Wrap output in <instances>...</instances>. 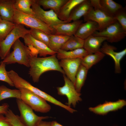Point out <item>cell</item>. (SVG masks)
I'll use <instances>...</instances> for the list:
<instances>
[{"label":"cell","instance_id":"obj_16","mask_svg":"<svg viewBox=\"0 0 126 126\" xmlns=\"http://www.w3.org/2000/svg\"><path fill=\"white\" fill-rule=\"evenodd\" d=\"M93 8L90 0H84L74 8L67 21L70 22L80 20Z\"/></svg>","mask_w":126,"mask_h":126},{"label":"cell","instance_id":"obj_40","mask_svg":"<svg viewBox=\"0 0 126 126\" xmlns=\"http://www.w3.org/2000/svg\"></svg>","mask_w":126,"mask_h":126},{"label":"cell","instance_id":"obj_8","mask_svg":"<svg viewBox=\"0 0 126 126\" xmlns=\"http://www.w3.org/2000/svg\"><path fill=\"white\" fill-rule=\"evenodd\" d=\"M92 35L105 37L107 39L106 41L110 43L117 42L125 37L126 31L116 21L102 31L96 32Z\"/></svg>","mask_w":126,"mask_h":126},{"label":"cell","instance_id":"obj_20","mask_svg":"<svg viewBox=\"0 0 126 126\" xmlns=\"http://www.w3.org/2000/svg\"><path fill=\"white\" fill-rule=\"evenodd\" d=\"M56 56L58 60L82 58L89 54L83 48L66 51L61 49L57 52Z\"/></svg>","mask_w":126,"mask_h":126},{"label":"cell","instance_id":"obj_15","mask_svg":"<svg viewBox=\"0 0 126 126\" xmlns=\"http://www.w3.org/2000/svg\"><path fill=\"white\" fill-rule=\"evenodd\" d=\"M83 21L79 20L71 22L59 24L52 27L56 34H61L71 36L74 35Z\"/></svg>","mask_w":126,"mask_h":126},{"label":"cell","instance_id":"obj_34","mask_svg":"<svg viewBox=\"0 0 126 126\" xmlns=\"http://www.w3.org/2000/svg\"><path fill=\"white\" fill-rule=\"evenodd\" d=\"M6 64L1 61L0 64V80L5 82L10 86L14 87V84L8 76L6 69Z\"/></svg>","mask_w":126,"mask_h":126},{"label":"cell","instance_id":"obj_28","mask_svg":"<svg viewBox=\"0 0 126 126\" xmlns=\"http://www.w3.org/2000/svg\"><path fill=\"white\" fill-rule=\"evenodd\" d=\"M34 1V0H16L14 5V8L26 14L34 15L31 7Z\"/></svg>","mask_w":126,"mask_h":126},{"label":"cell","instance_id":"obj_5","mask_svg":"<svg viewBox=\"0 0 126 126\" xmlns=\"http://www.w3.org/2000/svg\"><path fill=\"white\" fill-rule=\"evenodd\" d=\"M30 30L24 26L15 24V25L5 39L0 42V58L3 60L10 53L12 45L20 38H23L27 34L30 33Z\"/></svg>","mask_w":126,"mask_h":126},{"label":"cell","instance_id":"obj_29","mask_svg":"<svg viewBox=\"0 0 126 126\" xmlns=\"http://www.w3.org/2000/svg\"><path fill=\"white\" fill-rule=\"evenodd\" d=\"M21 99V92L19 89H12L4 85L0 86V102L8 98Z\"/></svg>","mask_w":126,"mask_h":126},{"label":"cell","instance_id":"obj_2","mask_svg":"<svg viewBox=\"0 0 126 126\" xmlns=\"http://www.w3.org/2000/svg\"><path fill=\"white\" fill-rule=\"evenodd\" d=\"M12 47L13 51L10 52L2 62L6 64L17 63L29 67V59L33 56L28 47L18 39Z\"/></svg>","mask_w":126,"mask_h":126},{"label":"cell","instance_id":"obj_38","mask_svg":"<svg viewBox=\"0 0 126 126\" xmlns=\"http://www.w3.org/2000/svg\"><path fill=\"white\" fill-rule=\"evenodd\" d=\"M50 126H63L56 121H53L51 122Z\"/></svg>","mask_w":126,"mask_h":126},{"label":"cell","instance_id":"obj_24","mask_svg":"<svg viewBox=\"0 0 126 126\" xmlns=\"http://www.w3.org/2000/svg\"><path fill=\"white\" fill-rule=\"evenodd\" d=\"M68 0H35V2L45 9L52 10L57 14L61 8Z\"/></svg>","mask_w":126,"mask_h":126},{"label":"cell","instance_id":"obj_12","mask_svg":"<svg viewBox=\"0 0 126 126\" xmlns=\"http://www.w3.org/2000/svg\"><path fill=\"white\" fill-rule=\"evenodd\" d=\"M126 105V101L119 99L115 102H107L94 107L89 108L90 111L97 114L104 115L109 112L122 108Z\"/></svg>","mask_w":126,"mask_h":126},{"label":"cell","instance_id":"obj_22","mask_svg":"<svg viewBox=\"0 0 126 126\" xmlns=\"http://www.w3.org/2000/svg\"><path fill=\"white\" fill-rule=\"evenodd\" d=\"M49 42L48 47L52 50L57 52L63 45L70 36L61 34L49 35Z\"/></svg>","mask_w":126,"mask_h":126},{"label":"cell","instance_id":"obj_31","mask_svg":"<svg viewBox=\"0 0 126 126\" xmlns=\"http://www.w3.org/2000/svg\"><path fill=\"white\" fill-rule=\"evenodd\" d=\"M30 34L34 38L48 46L49 42V35L39 29L30 28Z\"/></svg>","mask_w":126,"mask_h":126},{"label":"cell","instance_id":"obj_19","mask_svg":"<svg viewBox=\"0 0 126 126\" xmlns=\"http://www.w3.org/2000/svg\"><path fill=\"white\" fill-rule=\"evenodd\" d=\"M16 0H0V16L2 19L13 22Z\"/></svg>","mask_w":126,"mask_h":126},{"label":"cell","instance_id":"obj_1","mask_svg":"<svg viewBox=\"0 0 126 126\" xmlns=\"http://www.w3.org/2000/svg\"><path fill=\"white\" fill-rule=\"evenodd\" d=\"M56 54L47 57H30L28 74L34 82H38L41 75L47 71L56 70L65 74L64 71L60 65Z\"/></svg>","mask_w":126,"mask_h":126},{"label":"cell","instance_id":"obj_10","mask_svg":"<svg viewBox=\"0 0 126 126\" xmlns=\"http://www.w3.org/2000/svg\"><path fill=\"white\" fill-rule=\"evenodd\" d=\"M31 8L34 15L47 25L53 27L59 24L68 22L62 21L58 18L57 15L52 10L45 11L37 4L34 0Z\"/></svg>","mask_w":126,"mask_h":126},{"label":"cell","instance_id":"obj_30","mask_svg":"<svg viewBox=\"0 0 126 126\" xmlns=\"http://www.w3.org/2000/svg\"><path fill=\"white\" fill-rule=\"evenodd\" d=\"M13 22L2 19L0 22V42L4 40L14 27Z\"/></svg>","mask_w":126,"mask_h":126},{"label":"cell","instance_id":"obj_37","mask_svg":"<svg viewBox=\"0 0 126 126\" xmlns=\"http://www.w3.org/2000/svg\"><path fill=\"white\" fill-rule=\"evenodd\" d=\"M51 122L42 120L36 126H50Z\"/></svg>","mask_w":126,"mask_h":126},{"label":"cell","instance_id":"obj_9","mask_svg":"<svg viewBox=\"0 0 126 126\" xmlns=\"http://www.w3.org/2000/svg\"><path fill=\"white\" fill-rule=\"evenodd\" d=\"M85 22L88 20L94 21L98 24V31L103 30L110 24L117 21L114 18L100 9L91 10L83 17Z\"/></svg>","mask_w":126,"mask_h":126},{"label":"cell","instance_id":"obj_33","mask_svg":"<svg viewBox=\"0 0 126 126\" xmlns=\"http://www.w3.org/2000/svg\"><path fill=\"white\" fill-rule=\"evenodd\" d=\"M125 7H122L114 14L113 18L126 31V10Z\"/></svg>","mask_w":126,"mask_h":126},{"label":"cell","instance_id":"obj_18","mask_svg":"<svg viewBox=\"0 0 126 126\" xmlns=\"http://www.w3.org/2000/svg\"><path fill=\"white\" fill-rule=\"evenodd\" d=\"M106 40L103 37L91 35L84 40L83 48L89 54L94 53L100 51L102 43Z\"/></svg>","mask_w":126,"mask_h":126},{"label":"cell","instance_id":"obj_4","mask_svg":"<svg viewBox=\"0 0 126 126\" xmlns=\"http://www.w3.org/2000/svg\"><path fill=\"white\" fill-rule=\"evenodd\" d=\"M21 92V99L35 111L42 113L49 112L51 107L45 99L24 88L19 89Z\"/></svg>","mask_w":126,"mask_h":126},{"label":"cell","instance_id":"obj_7","mask_svg":"<svg viewBox=\"0 0 126 126\" xmlns=\"http://www.w3.org/2000/svg\"><path fill=\"white\" fill-rule=\"evenodd\" d=\"M64 81V85L56 88L58 94L60 95L65 96L68 102L66 105L70 107L72 105L75 107L77 103L82 100L80 96L81 94L77 92L73 83L65 75H63Z\"/></svg>","mask_w":126,"mask_h":126},{"label":"cell","instance_id":"obj_11","mask_svg":"<svg viewBox=\"0 0 126 126\" xmlns=\"http://www.w3.org/2000/svg\"><path fill=\"white\" fill-rule=\"evenodd\" d=\"M116 47L108 44L106 42H104L100 48L101 52L105 55L110 56L113 59L115 63V72L119 74L121 71L120 62L126 54V49L119 52L116 51Z\"/></svg>","mask_w":126,"mask_h":126},{"label":"cell","instance_id":"obj_27","mask_svg":"<svg viewBox=\"0 0 126 126\" xmlns=\"http://www.w3.org/2000/svg\"><path fill=\"white\" fill-rule=\"evenodd\" d=\"M88 70L81 64L77 72L74 86L77 91L80 93L86 79Z\"/></svg>","mask_w":126,"mask_h":126},{"label":"cell","instance_id":"obj_17","mask_svg":"<svg viewBox=\"0 0 126 126\" xmlns=\"http://www.w3.org/2000/svg\"><path fill=\"white\" fill-rule=\"evenodd\" d=\"M98 24L96 22L88 21L80 25L74 35L85 40L98 31Z\"/></svg>","mask_w":126,"mask_h":126},{"label":"cell","instance_id":"obj_26","mask_svg":"<svg viewBox=\"0 0 126 126\" xmlns=\"http://www.w3.org/2000/svg\"><path fill=\"white\" fill-rule=\"evenodd\" d=\"M99 3L103 10L113 17L115 13L123 7L122 5L112 0H99Z\"/></svg>","mask_w":126,"mask_h":126},{"label":"cell","instance_id":"obj_3","mask_svg":"<svg viewBox=\"0 0 126 126\" xmlns=\"http://www.w3.org/2000/svg\"><path fill=\"white\" fill-rule=\"evenodd\" d=\"M13 22L16 24L25 26L30 28L42 30L49 35L55 33L52 27L46 24L34 15L26 14L15 9Z\"/></svg>","mask_w":126,"mask_h":126},{"label":"cell","instance_id":"obj_32","mask_svg":"<svg viewBox=\"0 0 126 126\" xmlns=\"http://www.w3.org/2000/svg\"><path fill=\"white\" fill-rule=\"evenodd\" d=\"M5 115L11 126H25L21 120L19 116L15 114L11 109H9Z\"/></svg>","mask_w":126,"mask_h":126},{"label":"cell","instance_id":"obj_13","mask_svg":"<svg viewBox=\"0 0 126 126\" xmlns=\"http://www.w3.org/2000/svg\"><path fill=\"white\" fill-rule=\"evenodd\" d=\"M82 58L65 59L60 60L59 64L63 69L66 77L74 84L76 75L78 68L81 64Z\"/></svg>","mask_w":126,"mask_h":126},{"label":"cell","instance_id":"obj_6","mask_svg":"<svg viewBox=\"0 0 126 126\" xmlns=\"http://www.w3.org/2000/svg\"><path fill=\"white\" fill-rule=\"evenodd\" d=\"M16 102L20 113V119L25 126H36L41 121L49 118L36 115L33 110L21 99H16Z\"/></svg>","mask_w":126,"mask_h":126},{"label":"cell","instance_id":"obj_36","mask_svg":"<svg viewBox=\"0 0 126 126\" xmlns=\"http://www.w3.org/2000/svg\"><path fill=\"white\" fill-rule=\"evenodd\" d=\"M9 106L7 103H4L0 105V113L3 114H5L7 112Z\"/></svg>","mask_w":126,"mask_h":126},{"label":"cell","instance_id":"obj_23","mask_svg":"<svg viewBox=\"0 0 126 126\" xmlns=\"http://www.w3.org/2000/svg\"><path fill=\"white\" fill-rule=\"evenodd\" d=\"M105 56L101 51L88 54L82 59L81 64L88 70L103 59Z\"/></svg>","mask_w":126,"mask_h":126},{"label":"cell","instance_id":"obj_21","mask_svg":"<svg viewBox=\"0 0 126 126\" xmlns=\"http://www.w3.org/2000/svg\"><path fill=\"white\" fill-rule=\"evenodd\" d=\"M84 0H68L60 8L57 15L61 21H67L74 8Z\"/></svg>","mask_w":126,"mask_h":126},{"label":"cell","instance_id":"obj_14","mask_svg":"<svg viewBox=\"0 0 126 126\" xmlns=\"http://www.w3.org/2000/svg\"><path fill=\"white\" fill-rule=\"evenodd\" d=\"M23 38L26 45H31L37 50L40 56L44 57L47 55H52L57 53L45 44L35 39L30 33L26 35Z\"/></svg>","mask_w":126,"mask_h":126},{"label":"cell","instance_id":"obj_35","mask_svg":"<svg viewBox=\"0 0 126 126\" xmlns=\"http://www.w3.org/2000/svg\"><path fill=\"white\" fill-rule=\"evenodd\" d=\"M0 126H11L6 118L3 114L0 113Z\"/></svg>","mask_w":126,"mask_h":126},{"label":"cell","instance_id":"obj_39","mask_svg":"<svg viewBox=\"0 0 126 126\" xmlns=\"http://www.w3.org/2000/svg\"><path fill=\"white\" fill-rule=\"evenodd\" d=\"M2 19L1 18L0 16V22L2 20Z\"/></svg>","mask_w":126,"mask_h":126},{"label":"cell","instance_id":"obj_25","mask_svg":"<svg viewBox=\"0 0 126 126\" xmlns=\"http://www.w3.org/2000/svg\"><path fill=\"white\" fill-rule=\"evenodd\" d=\"M84 40L74 35L70 38L63 45L61 49L66 51H70L83 48Z\"/></svg>","mask_w":126,"mask_h":126}]
</instances>
